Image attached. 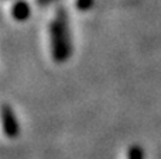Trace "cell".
Segmentation results:
<instances>
[{
  "label": "cell",
  "mask_w": 161,
  "mask_h": 159,
  "mask_svg": "<svg viewBox=\"0 0 161 159\" xmlns=\"http://www.w3.org/2000/svg\"><path fill=\"white\" fill-rule=\"evenodd\" d=\"M2 120H3V130H4V134L8 138H16L20 134V127L17 123V118L14 115L13 110L4 104L2 109Z\"/></svg>",
  "instance_id": "obj_2"
},
{
  "label": "cell",
  "mask_w": 161,
  "mask_h": 159,
  "mask_svg": "<svg viewBox=\"0 0 161 159\" xmlns=\"http://www.w3.org/2000/svg\"><path fill=\"white\" fill-rule=\"evenodd\" d=\"M30 6H28L27 2L24 0H19L13 4V7L10 8V14L13 16V18L16 21H25V20L30 17Z\"/></svg>",
  "instance_id": "obj_3"
},
{
  "label": "cell",
  "mask_w": 161,
  "mask_h": 159,
  "mask_svg": "<svg viewBox=\"0 0 161 159\" xmlns=\"http://www.w3.org/2000/svg\"><path fill=\"white\" fill-rule=\"evenodd\" d=\"M92 6V0H76V8L78 10H88Z\"/></svg>",
  "instance_id": "obj_5"
},
{
  "label": "cell",
  "mask_w": 161,
  "mask_h": 159,
  "mask_svg": "<svg viewBox=\"0 0 161 159\" xmlns=\"http://www.w3.org/2000/svg\"><path fill=\"white\" fill-rule=\"evenodd\" d=\"M37 2H38L40 4H48V3H53V2H55V0H37Z\"/></svg>",
  "instance_id": "obj_6"
},
{
  "label": "cell",
  "mask_w": 161,
  "mask_h": 159,
  "mask_svg": "<svg viewBox=\"0 0 161 159\" xmlns=\"http://www.w3.org/2000/svg\"><path fill=\"white\" fill-rule=\"evenodd\" d=\"M127 159H144V152H143L142 146L133 145L130 146L127 152Z\"/></svg>",
  "instance_id": "obj_4"
},
{
  "label": "cell",
  "mask_w": 161,
  "mask_h": 159,
  "mask_svg": "<svg viewBox=\"0 0 161 159\" xmlns=\"http://www.w3.org/2000/svg\"><path fill=\"white\" fill-rule=\"evenodd\" d=\"M50 41L54 59L57 62H64L71 54V44L67 18L62 11H58L50 27Z\"/></svg>",
  "instance_id": "obj_1"
}]
</instances>
